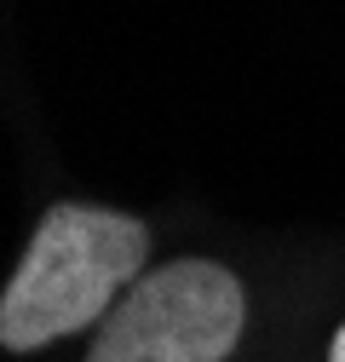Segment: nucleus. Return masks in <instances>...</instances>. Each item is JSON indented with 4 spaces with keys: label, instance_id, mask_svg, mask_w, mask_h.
<instances>
[{
    "label": "nucleus",
    "instance_id": "obj_1",
    "mask_svg": "<svg viewBox=\"0 0 345 362\" xmlns=\"http://www.w3.org/2000/svg\"><path fill=\"white\" fill-rule=\"evenodd\" d=\"M150 230L115 207H52L0 293V345L35 351L75 328H93L144 276Z\"/></svg>",
    "mask_w": 345,
    "mask_h": 362
},
{
    "label": "nucleus",
    "instance_id": "obj_2",
    "mask_svg": "<svg viewBox=\"0 0 345 362\" xmlns=\"http://www.w3.org/2000/svg\"><path fill=\"white\" fill-rule=\"evenodd\" d=\"M242 334V288L213 259L139 276L98 322L86 362H225Z\"/></svg>",
    "mask_w": 345,
    "mask_h": 362
},
{
    "label": "nucleus",
    "instance_id": "obj_3",
    "mask_svg": "<svg viewBox=\"0 0 345 362\" xmlns=\"http://www.w3.org/2000/svg\"><path fill=\"white\" fill-rule=\"evenodd\" d=\"M328 362H345V328H339V339H334V351H328Z\"/></svg>",
    "mask_w": 345,
    "mask_h": 362
}]
</instances>
